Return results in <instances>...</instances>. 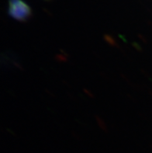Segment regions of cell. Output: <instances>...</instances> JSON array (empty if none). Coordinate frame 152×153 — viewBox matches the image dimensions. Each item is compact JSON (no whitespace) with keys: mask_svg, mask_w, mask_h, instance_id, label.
<instances>
[{"mask_svg":"<svg viewBox=\"0 0 152 153\" xmlns=\"http://www.w3.org/2000/svg\"><path fill=\"white\" fill-rule=\"evenodd\" d=\"M8 13L18 21H27L31 16V9L23 0H10Z\"/></svg>","mask_w":152,"mask_h":153,"instance_id":"1","label":"cell"}]
</instances>
